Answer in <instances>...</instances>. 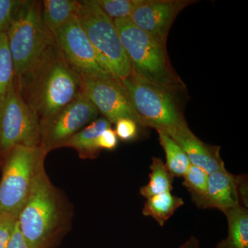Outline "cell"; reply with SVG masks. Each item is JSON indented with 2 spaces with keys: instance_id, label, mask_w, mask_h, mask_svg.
Here are the masks:
<instances>
[{
  "instance_id": "1",
  "label": "cell",
  "mask_w": 248,
  "mask_h": 248,
  "mask_svg": "<svg viewBox=\"0 0 248 248\" xmlns=\"http://www.w3.org/2000/svg\"><path fill=\"white\" fill-rule=\"evenodd\" d=\"M71 204L53 185L45 169L40 173L17 223L30 248H55L69 231Z\"/></svg>"
},
{
  "instance_id": "2",
  "label": "cell",
  "mask_w": 248,
  "mask_h": 248,
  "mask_svg": "<svg viewBox=\"0 0 248 248\" xmlns=\"http://www.w3.org/2000/svg\"><path fill=\"white\" fill-rule=\"evenodd\" d=\"M17 85L40 122L61 110L81 92L79 75L67 63L55 43Z\"/></svg>"
},
{
  "instance_id": "3",
  "label": "cell",
  "mask_w": 248,
  "mask_h": 248,
  "mask_svg": "<svg viewBox=\"0 0 248 248\" xmlns=\"http://www.w3.org/2000/svg\"><path fill=\"white\" fill-rule=\"evenodd\" d=\"M113 22L130 61L132 74L171 92L185 89L171 66L166 45L142 31L129 18Z\"/></svg>"
},
{
  "instance_id": "4",
  "label": "cell",
  "mask_w": 248,
  "mask_h": 248,
  "mask_svg": "<svg viewBox=\"0 0 248 248\" xmlns=\"http://www.w3.org/2000/svg\"><path fill=\"white\" fill-rule=\"evenodd\" d=\"M6 34L14 63L15 79L19 84L55 45L53 33L42 19V1H24Z\"/></svg>"
},
{
  "instance_id": "5",
  "label": "cell",
  "mask_w": 248,
  "mask_h": 248,
  "mask_svg": "<svg viewBox=\"0 0 248 248\" xmlns=\"http://www.w3.org/2000/svg\"><path fill=\"white\" fill-rule=\"evenodd\" d=\"M46 153L41 147L17 146L1 167L0 215L17 217L40 173L45 169Z\"/></svg>"
},
{
  "instance_id": "6",
  "label": "cell",
  "mask_w": 248,
  "mask_h": 248,
  "mask_svg": "<svg viewBox=\"0 0 248 248\" xmlns=\"http://www.w3.org/2000/svg\"><path fill=\"white\" fill-rule=\"evenodd\" d=\"M121 81L140 125L164 131L188 126L174 93L133 74Z\"/></svg>"
},
{
  "instance_id": "7",
  "label": "cell",
  "mask_w": 248,
  "mask_h": 248,
  "mask_svg": "<svg viewBox=\"0 0 248 248\" xmlns=\"http://www.w3.org/2000/svg\"><path fill=\"white\" fill-rule=\"evenodd\" d=\"M77 16L101 64L119 79L131 76L130 61L113 20L103 12L96 0L79 1Z\"/></svg>"
},
{
  "instance_id": "8",
  "label": "cell",
  "mask_w": 248,
  "mask_h": 248,
  "mask_svg": "<svg viewBox=\"0 0 248 248\" xmlns=\"http://www.w3.org/2000/svg\"><path fill=\"white\" fill-rule=\"evenodd\" d=\"M40 144V121L24 100L15 79L0 100V169L16 147Z\"/></svg>"
},
{
  "instance_id": "9",
  "label": "cell",
  "mask_w": 248,
  "mask_h": 248,
  "mask_svg": "<svg viewBox=\"0 0 248 248\" xmlns=\"http://www.w3.org/2000/svg\"><path fill=\"white\" fill-rule=\"evenodd\" d=\"M99 111L82 92L51 117L40 122V147L48 154L63 148L77 133L97 119Z\"/></svg>"
},
{
  "instance_id": "10",
  "label": "cell",
  "mask_w": 248,
  "mask_h": 248,
  "mask_svg": "<svg viewBox=\"0 0 248 248\" xmlns=\"http://www.w3.org/2000/svg\"><path fill=\"white\" fill-rule=\"evenodd\" d=\"M53 35L55 45L67 63L78 74L112 76L101 64L77 15L53 32Z\"/></svg>"
},
{
  "instance_id": "11",
  "label": "cell",
  "mask_w": 248,
  "mask_h": 248,
  "mask_svg": "<svg viewBox=\"0 0 248 248\" xmlns=\"http://www.w3.org/2000/svg\"><path fill=\"white\" fill-rule=\"evenodd\" d=\"M79 75L81 91L99 112L111 124L130 119L140 125L130 104L122 81L115 77Z\"/></svg>"
},
{
  "instance_id": "12",
  "label": "cell",
  "mask_w": 248,
  "mask_h": 248,
  "mask_svg": "<svg viewBox=\"0 0 248 248\" xmlns=\"http://www.w3.org/2000/svg\"><path fill=\"white\" fill-rule=\"evenodd\" d=\"M194 2L190 0H141L129 19L148 35L166 45L174 19Z\"/></svg>"
},
{
  "instance_id": "13",
  "label": "cell",
  "mask_w": 248,
  "mask_h": 248,
  "mask_svg": "<svg viewBox=\"0 0 248 248\" xmlns=\"http://www.w3.org/2000/svg\"><path fill=\"white\" fill-rule=\"evenodd\" d=\"M165 132L182 147L191 164L198 166L208 174L226 169L220 156V147L204 143L188 126Z\"/></svg>"
},
{
  "instance_id": "14",
  "label": "cell",
  "mask_w": 248,
  "mask_h": 248,
  "mask_svg": "<svg viewBox=\"0 0 248 248\" xmlns=\"http://www.w3.org/2000/svg\"><path fill=\"white\" fill-rule=\"evenodd\" d=\"M239 205L234 175L226 169L209 174L208 192L202 209H217L225 214Z\"/></svg>"
},
{
  "instance_id": "15",
  "label": "cell",
  "mask_w": 248,
  "mask_h": 248,
  "mask_svg": "<svg viewBox=\"0 0 248 248\" xmlns=\"http://www.w3.org/2000/svg\"><path fill=\"white\" fill-rule=\"evenodd\" d=\"M111 124L104 117L96 119L73 135L67 142L65 147L74 149L80 159H96L101 152L97 146L98 137L106 129L110 128Z\"/></svg>"
},
{
  "instance_id": "16",
  "label": "cell",
  "mask_w": 248,
  "mask_h": 248,
  "mask_svg": "<svg viewBox=\"0 0 248 248\" xmlns=\"http://www.w3.org/2000/svg\"><path fill=\"white\" fill-rule=\"evenodd\" d=\"M228 220V236L216 248H248V211L242 205L225 213Z\"/></svg>"
},
{
  "instance_id": "17",
  "label": "cell",
  "mask_w": 248,
  "mask_h": 248,
  "mask_svg": "<svg viewBox=\"0 0 248 248\" xmlns=\"http://www.w3.org/2000/svg\"><path fill=\"white\" fill-rule=\"evenodd\" d=\"M79 1L76 0H45L42 1V19L46 27L53 33L76 16Z\"/></svg>"
},
{
  "instance_id": "18",
  "label": "cell",
  "mask_w": 248,
  "mask_h": 248,
  "mask_svg": "<svg viewBox=\"0 0 248 248\" xmlns=\"http://www.w3.org/2000/svg\"><path fill=\"white\" fill-rule=\"evenodd\" d=\"M184 205V200L181 197L173 195L171 192H165L146 199L143 215L153 217L159 226H163L176 210Z\"/></svg>"
},
{
  "instance_id": "19",
  "label": "cell",
  "mask_w": 248,
  "mask_h": 248,
  "mask_svg": "<svg viewBox=\"0 0 248 248\" xmlns=\"http://www.w3.org/2000/svg\"><path fill=\"white\" fill-rule=\"evenodd\" d=\"M159 140L166 154V166L173 177H183L190 167V162L182 147L162 130H156Z\"/></svg>"
},
{
  "instance_id": "20",
  "label": "cell",
  "mask_w": 248,
  "mask_h": 248,
  "mask_svg": "<svg viewBox=\"0 0 248 248\" xmlns=\"http://www.w3.org/2000/svg\"><path fill=\"white\" fill-rule=\"evenodd\" d=\"M149 182L140 188V195L146 198L172 190L173 176L159 157H153L150 166Z\"/></svg>"
},
{
  "instance_id": "21",
  "label": "cell",
  "mask_w": 248,
  "mask_h": 248,
  "mask_svg": "<svg viewBox=\"0 0 248 248\" xmlns=\"http://www.w3.org/2000/svg\"><path fill=\"white\" fill-rule=\"evenodd\" d=\"M183 177V185L190 192L195 205L202 209L208 192L209 174L198 166L190 164Z\"/></svg>"
},
{
  "instance_id": "22",
  "label": "cell",
  "mask_w": 248,
  "mask_h": 248,
  "mask_svg": "<svg viewBox=\"0 0 248 248\" xmlns=\"http://www.w3.org/2000/svg\"><path fill=\"white\" fill-rule=\"evenodd\" d=\"M15 80V68L6 32L0 35V100L7 94Z\"/></svg>"
},
{
  "instance_id": "23",
  "label": "cell",
  "mask_w": 248,
  "mask_h": 248,
  "mask_svg": "<svg viewBox=\"0 0 248 248\" xmlns=\"http://www.w3.org/2000/svg\"><path fill=\"white\" fill-rule=\"evenodd\" d=\"M108 17L112 20L130 18L141 0H96Z\"/></svg>"
},
{
  "instance_id": "24",
  "label": "cell",
  "mask_w": 248,
  "mask_h": 248,
  "mask_svg": "<svg viewBox=\"0 0 248 248\" xmlns=\"http://www.w3.org/2000/svg\"><path fill=\"white\" fill-rule=\"evenodd\" d=\"M24 2L23 0H0V35L6 32Z\"/></svg>"
},
{
  "instance_id": "25",
  "label": "cell",
  "mask_w": 248,
  "mask_h": 248,
  "mask_svg": "<svg viewBox=\"0 0 248 248\" xmlns=\"http://www.w3.org/2000/svg\"><path fill=\"white\" fill-rule=\"evenodd\" d=\"M115 124V132L122 141H130L138 136V124L130 119H121Z\"/></svg>"
},
{
  "instance_id": "26",
  "label": "cell",
  "mask_w": 248,
  "mask_h": 248,
  "mask_svg": "<svg viewBox=\"0 0 248 248\" xmlns=\"http://www.w3.org/2000/svg\"><path fill=\"white\" fill-rule=\"evenodd\" d=\"M16 224V218L7 215H0V248H7Z\"/></svg>"
},
{
  "instance_id": "27",
  "label": "cell",
  "mask_w": 248,
  "mask_h": 248,
  "mask_svg": "<svg viewBox=\"0 0 248 248\" xmlns=\"http://www.w3.org/2000/svg\"><path fill=\"white\" fill-rule=\"evenodd\" d=\"M118 145V138L113 129L108 128L101 133L97 140V146L99 149L113 151Z\"/></svg>"
},
{
  "instance_id": "28",
  "label": "cell",
  "mask_w": 248,
  "mask_h": 248,
  "mask_svg": "<svg viewBox=\"0 0 248 248\" xmlns=\"http://www.w3.org/2000/svg\"><path fill=\"white\" fill-rule=\"evenodd\" d=\"M236 181V189H237L238 196H239V202L244 205V208L248 207V190L247 176L245 174L241 175H234Z\"/></svg>"
},
{
  "instance_id": "29",
  "label": "cell",
  "mask_w": 248,
  "mask_h": 248,
  "mask_svg": "<svg viewBox=\"0 0 248 248\" xmlns=\"http://www.w3.org/2000/svg\"><path fill=\"white\" fill-rule=\"evenodd\" d=\"M6 248H30L18 228L17 223Z\"/></svg>"
},
{
  "instance_id": "30",
  "label": "cell",
  "mask_w": 248,
  "mask_h": 248,
  "mask_svg": "<svg viewBox=\"0 0 248 248\" xmlns=\"http://www.w3.org/2000/svg\"><path fill=\"white\" fill-rule=\"evenodd\" d=\"M179 248H202L200 241L195 236H191L190 239L187 240Z\"/></svg>"
}]
</instances>
